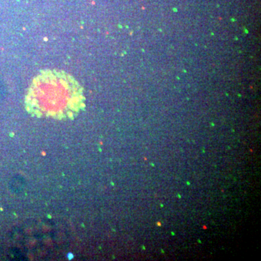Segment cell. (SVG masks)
Returning a JSON list of instances; mask_svg holds the SVG:
<instances>
[{
	"mask_svg": "<svg viewBox=\"0 0 261 261\" xmlns=\"http://www.w3.org/2000/svg\"><path fill=\"white\" fill-rule=\"evenodd\" d=\"M25 106L29 114L38 118L73 119L85 106L84 89L64 70H43L29 86Z\"/></svg>",
	"mask_w": 261,
	"mask_h": 261,
	"instance_id": "cell-1",
	"label": "cell"
}]
</instances>
